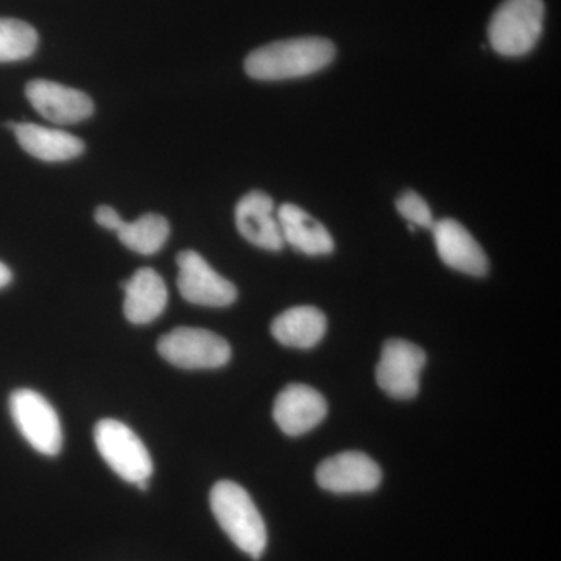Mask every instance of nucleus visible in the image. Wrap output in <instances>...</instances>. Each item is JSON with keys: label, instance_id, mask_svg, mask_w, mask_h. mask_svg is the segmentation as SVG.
<instances>
[{"label": "nucleus", "instance_id": "1", "mask_svg": "<svg viewBox=\"0 0 561 561\" xmlns=\"http://www.w3.org/2000/svg\"><path fill=\"white\" fill-rule=\"evenodd\" d=\"M335 46L320 36L276 41L251 51L245 58L247 76L260 81H283L312 76L331 65Z\"/></svg>", "mask_w": 561, "mask_h": 561}, {"label": "nucleus", "instance_id": "2", "mask_svg": "<svg viewBox=\"0 0 561 561\" xmlns=\"http://www.w3.org/2000/svg\"><path fill=\"white\" fill-rule=\"evenodd\" d=\"M210 511L221 530L242 552L260 560L267 548V527L249 491L231 481H220L209 493Z\"/></svg>", "mask_w": 561, "mask_h": 561}, {"label": "nucleus", "instance_id": "3", "mask_svg": "<svg viewBox=\"0 0 561 561\" xmlns=\"http://www.w3.org/2000/svg\"><path fill=\"white\" fill-rule=\"evenodd\" d=\"M542 24V0H504L490 20L491 49L502 57H524L540 41Z\"/></svg>", "mask_w": 561, "mask_h": 561}, {"label": "nucleus", "instance_id": "4", "mask_svg": "<svg viewBox=\"0 0 561 561\" xmlns=\"http://www.w3.org/2000/svg\"><path fill=\"white\" fill-rule=\"evenodd\" d=\"M157 348L162 359L183 370H214L231 360L230 343L202 328H175L162 335Z\"/></svg>", "mask_w": 561, "mask_h": 561}, {"label": "nucleus", "instance_id": "5", "mask_svg": "<svg viewBox=\"0 0 561 561\" xmlns=\"http://www.w3.org/2000/svg\"><path fill=\"white\" fill-rule=\"evenodd\" d=\"M94 442L103 460L124 481H149L153 460L147 446L127 426L117 420H101L94 427Z\"/></svg>", "mask_w": 561, "mask_h": 561}, {"label": "nucleus", "instance_id": "6", "mask_svg": "<svg viewBox=\"0 0 561 561\" xmlns=\"http://www.w3.org/2000/svg\"><path fill=\"white\" fill-rule=\"evenodd\" d=\"M11 419L35 451L57 456L62 448L60 416L43 394L31 389L14 390L10 397Z\"/></svg>", "mask_w": 561, "mask_h": 561}, {"label": "nucleus", "instance_id": "7", "mask_svg": "<svg viewBox=\"0 0 561 561\" xmlns=\"http://www.w3.org/2000/svg\"><path fill=\"white\" fill-rule=\"evenodd\" d=\"M179 265V289L181 297L191 305L205 308H228L238 300L234 284L214 271L208 261L194 250L181 251Z\"/></svg>", "mask_w": 561, "mask_h": 561}, {"label": "nucleus", "instance_id": "8", "mask_svg": "<svg viewBox=\"0 0 561 561\" xmlns=\"http://www.w3.org/2000/svg\"><path fill=\"white\" fill-rule=\"evenodd\" d=\"M426 365V354L420 346L402 339L383 343L381 359L376 367V381L394 400H412L420 391V375Z\"/></svg>", "mask_w": 561, "mask_h": 561}, {"label": "nucleus", "instance_id": "9", "mask_svg": "<svg viewBox=\"0 0 561 561\" xmlns=\"http://www.w3.org/2000/svg\"><path fill=\"white\" fill-rule=\"evenodd\" d=\"M316 479L321 489L331 493H368L378 489L382 471L367 454L345 451L321 461Z\"/></svg>", "mask_w": 561, "mask_h": 561}, {"label": "nucleus", "instance_id": "10", "mask_svg": "<svg viewBox=\"0 0 561 561\" xmlns=\"http://www.w3.org/2000/svg\"><path fill=\"white\" fill-rule=\"evenodd\" d=\"M25 95L36 113L58 125H73L90 119L94 103L90 95L49 80H32Z\"/></svg>", "mask_w": 561, "mask_h": 561}, {"label": "nucleus", "instance_id": "11", "mask_svg": "<svg viewBox=\"0 0 561 561\" xmlns=\"http://www.w3.org/2000/svg\"><path fill=\"white\" fill-rule=\"evenodd\" d=\"M328 413L327 400L319 390L305 383H290L273 404V420L289 437H300L319 426Z\"/></svg>", "mask_w": 561, "mask_h": 561}, {"label": "nucleus", "instance_id": "12", "mask_svg": "<svg viewBox=\"0 0 561 561\" xmlns=\"http://www.w3.org/2000/svg\"><path fill=\"white\" fill-rule=\"evenodd\" d=\"M432 232L443 264L465 275L485 276L489 273L490 264L485 251L460 221H434Z\"/></svg>", "mask_w": 561, "mask_h": 561}, {"label": "nucleus", "instance_id": "13", "mask_svg": "<svg viewBox=\"0 0 561 561\" xmlns=\"http://www.w3.org/2000/svg\"><path fill=\"white\" fill-rule=\"evenodd\" d=\"M273 210V198L262 191H251L239 201L236 206V227L251 245L267 251L283 250V236Z\"/></svg>", "mask_w": 561, "mask_h": 561}, {"label": "nucleus", "instance_id": "14", "mask_svg": "<svg viewBox=\"0 0 561 561\" xmlns=\"http://www.w3.org/2000/svg\"><path fill=\"white\" fill-rule=\"evenodd\" d=\"M121 287L125 290V319L133 324H149L168 308V286L153 268H139Z\"/></svg>", "mask_w": 561, "mask_h": 561}, {"label": "nucleus", "instance_id": "15", "mask_svg": "<svg viewBox=\"0 0 561 561\" xmlns=\"http://www.w3.org/2000/svg\"><path fill=\"white\" fill-rule=\"evenodd\" d=\"M276 220L284 243H289L295 250L308 256H324L334 251L331 232L300 206L284 203L276 213Z\"/></svg>", "mask_w": 561, "mask_h": 561}, {"label": "nucleus", "instance_id": "16", "mask_svg": "<svg viewBox=\"0 0 561 561\" xmlns=\"http://www.w3.org/2000/svg\"><path fill=\"white\" fill-rule=\"evenodd\" d=\"M13 131L22 150L39 161L66 162L76 160L84 151L83 140L55 128L22 122L14 124Z\"/></svg>", "mask_w": 561, "mask_h": 561}, {"label": "nucleus", "instance_id": "17", "mask_svg": "<svg viewBox=\"0 0 561 561\" xmlns=\"http://www.w3.org/2000/svg\"><path fill=\"white\" fill-rule=\"evenodd\" d=\"M327 316L313 306H297L272 321V335L287 348L311 350L327 334Z\"/></svg>", "mask_w": 561, "mask_h": 561}, {"label": "nucleus", "instance_id": "18", "mask_svg": "<svg viewBox=\"0 0 561 561\" xmlns=\"http://www.w3.org/2000/svg\"><path fill=\"white\" fill-rule=\"evenodd\" d=\"M114 232H117V238L128 250L150 256L165 245L171 234V227L165 217L149 213L135 221L121 220Z\"/></svg>", "mask_w": 561, "mask_h": 561}, {"label": "nucleus", "instance_id": "19", "mask_svg": "<svg viewBox=\"0 0 561 561\" xmlns=\"http://www.w3.org/2000/svg\"><path fill=\"white\" fill-rule=\"evenodd\" d=\"M38 49V33L27 22L0 18V62L27 60Z\"/></svg>", "mask_w": 561, "mask_h": 561}, {"label": "nucleus", "instance_id": "20", "mask_svg": "<svg viewBox=\"0 0 561 561\" xmlns=\"http://www.w3.org/2000/svg\"><path fill=\"white\" fill-rule=\"evenodd\" d=\"M397 209L413 227L426 228V230H432L434 227L430 205L415 191L402 192L397 198Z\"/></svg>", "mask_w": 561, "mask_h": 561}, {"label": "nucleus", "instance_id": "21", "mask_svg": "<svg viewBox=\"0 0 561 561\" xmlns=\"http://www.w3.org/2000/svg\"><path fill=\"white\" fill-rule=\"evenodd\" d=\"M94 219L98 221V225H101L102 228L108 231H116L117 225L121 224V216L116 209L111 208V206H99L94 213Z\"/></svg>", "mask_w": 561, "mask_h": 561}, {"label": "nucleus", "instance_id": "22", "mask_svg": "<svg viewBox=\"0 0 561 561\" xmlns=\"http://www.w3.org/2000/svg\"><path fill=\"white\" fill-rule=\"evenodd\" d=\"M11 279H13V273H11L10 268L7 267L3 262H0V289L9 286Z\"/></svg>", "mask_w": 561, "mask_h": 561}]
</instances>
